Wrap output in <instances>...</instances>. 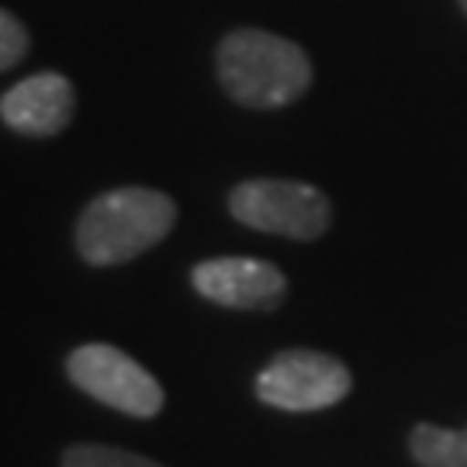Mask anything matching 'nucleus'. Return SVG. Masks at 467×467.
Masks as SVG:
<instances>
[{
  "label": "nucleus",
  "instance_id": "1",
  "mask_svg": "<svg viewBox=\"0 0 467 467\" xmlns=\"http://www.w3.org/2000/svg\"><path fill=\"white\" fill-rule=\"evenodd\" d=\"M218 84L243 108L274 111L298 100L312 84V59L298 42L264 28H239L218 42Z\"/></svg>",
  "mask_w": 467,
  "mask_h": 467
},
{
  "label": "nucleus",
  "instance_id": "2",
  "mask_svg": "<svg viewBox=\"0 0 467 467\" xmlns=\"http://www.w3.org/2000/svg\"><path fill=\"white\" fill-rule=\"evenodd\" d=\"M177 222V204L152 187H115L87 204L77 218V253L94 267L129 264L152 250Z\"/></svg>",
  "mask_w": 467,
  "mask_h": 467
},
{
  "label": "nucleus",
  "instance_id": "3",
  "mask_svg": "<svg viewBox=\"0 0 467 467\" xmlns=\"http://www.w3.org/2000/svg\"><path fill=\"white\" fill-rule=\"evenodd\" d=\"M229 212L246 229L298 243L318 239L333 222L329 198L318 187L305 181H277V177H256L235 184L229 191Z\"/></svg>",
  "mask_w": 467,
  "mask_h": 467
},
{
  "label": "nucleus",
  "instance_id": "4",
  "mask_svg": "<svg viewBox=\"0 0 467 467\" xmlns=\"http://www.w3.org/2000/svg\"><path fill=\"white\" fill-rule=\"evenodd\" d=\"M69 381L100 405L135 419H150L163 409V388L139 360L108 343H87L67 357Z\"/></svg>",
  "mask_w": 467,
  "mask_h": 467
},
{
  "label": "nucleus",
  "instance_id": "5",
  "mask_svg": "<svg viewBox=\"0 0 467 467\" xmlns=\"http://www.w3.org/2000/svg\"><path fill=\"white\" fill-rule=\"evenodd\" d=\"M347 364L318 350H284L256 378V399L281 412H318L350 395Z\"/></svg>",
  "mask_w": 467,
  "mask_h": 467
},
{
  "label": "nucleus",
  "instance_id": "6",
  "mask_svg": "<svg viewBox=\"0 0 467 467\" xmlns=\"http://www.w3.org/2000/svg\"><path fill=\"white\" fill-rule=\"evenodd\" d=\"M191 284L201 298L215 301L222 308L243 312H270L287 295V277L270 260L253 256H215L191 270Z\"/></svg>",
  "mask_w": 467,
  "mask_h": 467
},
{
  "label": "nucleus",
  "instance_id": "7",
  "mask_svg": "<svg viewBox=\"0 0 467 467\" xmlns=\"http://www.w3.org/2000/svg\"><path fill=\"white\" fill-rule=\"evenodd\" d=\"M73 108H77V94L63 73H32L28 80L4 90L0 98V118L7 129L21 135H35V139H49L59 135L73 121Z\"/></svg>",
  "mask_w": 467,
  "mask_h": 467
},
{
  "label": "nucleus",
  "instance_id": "8",
  "mask_svg": "<svg viewBox=\"0 0 467 467\" xmlns=\"http://www.w3.org/2000/svg\"><path fill=\"white\" fill-rule=\"evenodd\" d=\"M409 451L422 467H467V430L422 422L409 436Z\"/></svg>",
  "mask_w": 467,
  "mask_h": 467
},
{
  "label": "nucleus",
  "instance_id": "9",
  "mask_svg": "<svg viewBox=\"0 0 467 467\" xmlns=\"http://www.w3.org/2000/svg\"><path fill=\"white\" fill-rule=\"evenodd\" d=\"M63 467H167L142 453L108 447V443H77L63 453Z\"/></svg>",
  "mask_w": 467,
  "mask_h": 467
},
{
  "label": "nucleus",
  "instance_id": "10",
  "mask_svg": "<svg viewBox=\"0 0 467 467\" xmlns=\"http://www.w3.org/2000/svg\"><path fill=\"white\" fill-rule=\"evenodd\" d=\"M32 46L28 28L11 11H0V69H15Z\"/></svg>",
  "mask_w": 467,
  "mask_h": 467
},
{
  "label": "nucleus",
  "instance_id": "11",
  "mask_svg": "<svg viewBox=\"0 0 467 467\" xmlns=\"http://www.w3.org/2000/svg\"><path fill=\"white\" fill-rule=\"evenodd\" d=\"M461 7H464V15H467V0H461Z\"/></svg>",
  "mask_w": 467,
  "mask_h": 467
}]
</instances>
